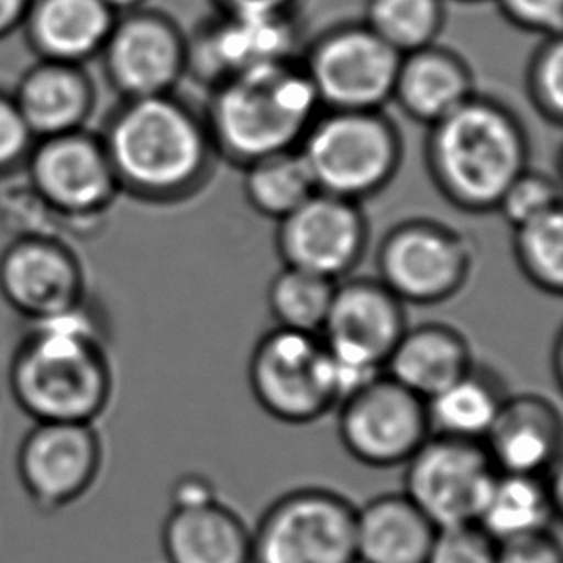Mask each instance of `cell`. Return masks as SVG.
<instances>
[{
    "instance_id": "7",
    "label": "cell",
    "mask_w": 563,
    "mask_h": 563,
    "mask_svg": "<svg viewBox=\"0 0 563 563\" xmlns=\"http://www.w3.org/2000/svg\"><path fill=\"white\" fill-rule=\"evenodd\" d=\"M249 383L260 408L289 426L313 423L341 402L333 360L312 333L267 331L252 351Z\"/></svg>"
},
{
    "instance_id": "2",
    "label": "cell",
    "mask_w": 563,
    "mask_h": 563,
    "mask_svg": "<svg viewBox=\"0 0 563 563\" xmlns=\"http://www.w3.org/2000/svg\"><path fill=\"white\" fill-rule=\"evenodd\" d=\"M99 135L120 190L151 205L195 197L218 158L205 115L177 92L120 100Z\"/></svg>"
},
{
    "instance_id": "10",
    "label": "cell",
    "mask_w": 563,
    "mask_h": 563,
    "mask_svg": "<svg viewBox=\"0 0 563 563\" xmlns=\"http://www.w3.org/2000/svg\"><path fill=\"white\" fill-rule=\"evenodd\" d=\"M22 169L25 184L60 223L100 220L122 192L102 139L87 128L35 139Z\"/></svg>"
},
{
    "instance_id": "9",
    "label": "cell",
    "mask_w": 563,
    "mask_h": 563,
    "mask_svg": "<svg viewBox=\"0 0 563 563\" xmlns=\"http://www.w3.org/2000/svg\"><path fill=\"white\" fill-rule=\"evenodd\" d=\"M470 239L444 221L411 218L380 239L377 275L404 305L434 306L456 297L472 277Z\"/></svg>"
},
{
    "instance_id": "29",
    "label": "cell",
    "mask_w": 563,
    "mask_h": 563,
    "mask_svg": "<svg viewBox=\"0 0 563 563\" xmlns=\"http://www.w3.org/2000/svg\"><path fill=\"white\" fill-rule=\"evenodd\" d=\"M335 287L336 282L328 277L283 266L267 287V306L277 323L275 328L320 335Z\"/></svg>"
},
{
    "instance_id": "37",
    "label": "cell",
    "mask_w": 563,
    "mask_h": 563,
    "mask_svg": "<svg viewBox=\"0 0 563 563\" xmlns=\"http://www.w3.org/2000/svg\"><path fill=\"white\" fill-rule=\"evenodd\" d=\"M495 563H563L562 547L552 531L503 542Z\"/></svg>"
},
{
    "instance_id": "35",
    "label": "cell",
    "mask_w": 563,
    "mask_h": 563,
    "mask_svg": "<svg viewBox=\"0 0 563 563\" xmlns=\"http://www.w3.org/2000/svg\"><path fill=\"white\" fill-rule=\"evenodd\" d=\"M33 143L35 137L23 122L12 92L0 91V177L23 168Z\"/></svg>"
},
{
    "instance_id": "21",
    "label": "cell",
    "mask_w": 563,
    "mask_h": 563,
    "mask_svg": "<svg viewBox=\"0 0 563 563\" xmlns=\"http://www.w3.org/2000/svg\"><path fill=\"white\" fill-rule=\"evenodd\" d=\"M115 18L104 0H30L23 38L37 60L87 66L99 58Z\"/></svg>"
},
{
    "instance_id": "6",
    "label": "cell",
    "mask_w": 563,
    "mask_h": 563,
    "mask_svg": "<svg viewBox=\"0 0 563 563\" xmlns=\"http://www.w3.org/2000/svg\"><path fill=\"white\" fill-rule=\"evenodd\" d=\"M406 328V305L379 277L336 282L320 336L333 360L341 400L385 372Z\"/></svg>"
},
{
    "instance_id": "23",
    "label": "cell",
    "mask_w": 563,
    "mask_h": 563,
    "mask_svg": "<svg viewBox=\"0 0 563 563\" xmlns=\"http://www.w3.org/2000/svg\"><path fill=\"white\" fill-rule=\"evenodd\" d=\"M475 366L472 344L460 329L429 321L408 325L385 364V374L429 400Z\"/></svg>"
},
{
    "instance_id": "24",
    "label": "cell",
    "mask_w": 563,
    "mask_h": 563,
    "mask_svg": "<svg viewBox=\"0 0 563 563\" xmlns=\"http://www.w3.org/2000/svg\"><path fill=\"white\" fill-rule=\"evenodd\" d=\"M437 527L404 493L356 508L358 563H426Z\"/></svg>"
},
{
    "instance_id": "26",
    "label": "cell",
    "mask_w": 563,
    "mask_h": 563,
    "mask_svg": "<svg viewBox=\"0 0 563 563\" xmlns=\"http://www.w3.org/2000/svg\"><path fill=\"white\" fill-rule=\"evenodd\" d=\"M552 473H496L475 523H479L496 544L552 531L560 516L558 477L554 479Z\"/></svg>"
},
{
    "instance_id": "33",
    "label": "cell",
    "mask_w": 563,
    "mask_h": 563,
    "mask_svg": "<svg viewBox=\"0 0 563 563\" xmlns=\"http://www.w3.org/2000/svg\"><path fill=\"white\" fill-rule=\"evenodd\" d=\"M558 208H562L560 184L549 174L529 166L504 190L496 212L514 229Z\"/></svg>"
},
{
    "instance_id": "40",
    "label": "cell",
    "mask_w": 563,
    "mask_h": 563,
    "mask_svg": "<svg viewBox=\"0 0 563 563\" xmlns=\"http://www.w3.org/2000/svg\"><path fill=\"white\" fill-rule=\"evenodd\" d=\"M30 0H0V41L22 30Z\"/></svg>"
},
{
    "instance_id": "30",
    "label": "cell",
    "mask_w": 563,
    "mask_h": 563,
    "mask_svg": "<svg viewBox=\"0 0 563 563\" xmlns=\"http://www.w3.org/2000/svg\"><path fill=\"white\" fill-rule=\"evenodd\" d=\"M446 22V0H367L364 23L396 53L439 43Z\"/></svg>"
},
{
    "instance_id": "18",
    "label": "cell",
    "mask_w": 563,
    "mask_h": 563,
    "mask_svg": "<svg viewBox=\"0 0 563 563\" xmlns=\"http://www.w3.org/2000/svg\"><path fill=\"white\" fill-rule=\"evenodd\" d=\"M0 297L25 323L53 318L87 298L76 252L58 235H20L0 252Z\"/></svg>"
},
{
    "instance_id": "1",
    "label": "cell",
    "mask_w": 563,
    "mask_h": 563,
    "mask_svg": "<svg viewBox=\"0 0 563 563\" xmlns=\"http://www.w3.org/2000/svg\"><path fill=\"white\" fill-rule=\"evenodd\" d=\"M8 385L33 423H95L104 413L114 372L87 298L53 318L25 323L8 366Z\"/></svg>"
},
{
    "instance_id": "36",
    "label": "cell",
    "mask_w": 563,
    "mask_h": 563,
    "mask_svg": "<svg viewBox=\"0 0 563 563\" xmlns=\"http://www.w3.org/2000/svg\"><path fill=\"white\" fill-rule=\"evenodd\" d=\"M506 22L541 37L562 35L563 0H495Z\"/></svg>"
},
{
    "instance_id": "13",
    "label": "cell",
    "mask_w": 563,
    "mask_h": 563,
    "mask_svg": "<svg viewBox=\"0 0 563 563\" xmlns=\"http://www.w3.org/2000/svg\"><path fill=\"white\" fill-rule=\"evenodd\" d=\"M336 410L344 450L369 467L406 464L431 434L426 400L385 372L343 398Z\"/></svg>"
},
{
    "instance_id": "28",
    "label": "cell",
    "mask_w": 563,
    "mask_h": 563,
    "mask_svg": "<svg viewBox=\"0 0 563 563\" xmlns=\"http://www.w3.org/2000/svg\"><path fill=\"white\" fill-rule=\"evenodd\" d=\"M243 192L254 212L279 221L316 192L298 148L269 154L244 166Z\"/></svg>"
},
{
    "instance_id": "20",
    "label": "cell",
    "mask_w": 563,
    "mask_h": 563,
    "mask_svg": "<svg viewBox=\"0 0 563 563\" xmlns=\"http://www.w3.org/2000/svg\"><path fill=\"white\" fill-rule=\"evenodd\" d=\"M12 99L33 137H53L87 128L97 85L85 66L37 60L18 79Z\"/></svg>"
},
{
    "instance_id": "8",
    "label": "cell",
    "mask_w": 563,
    "mask_h": 563,
    "mask_svg": "<svg viewBox=\"0 0 563 563\" xmlns=\"http://www.w3.org/2000/svg\"><path fill=\"white\" fill-rule=\"evenodd\" d=\"M251 563H358L356 506L331 488H295L251 531Z\"/></svg>"
},
{
    "instance_id": "11",
    "label": "cell",
    "mask_w": 563,
    "mask_h": 563,
    "mask_svg": "<svg viewBox=\"0 0 563 563\" xmlns=\"http://www.w3.org/2000/svg\"><path fill=\"white\" fill-rule=\"evenodd\" d=\"M396 53L366 23H344L321 33L300 56L321 110H385L393 102Z\"/></svg>"
},
{
    "instance_id": "27",
    "label": "cell",
    "mask_w": 563,
    "mask_h": 563,
    "mask_svg": "<svg viewBox=\"0 0 563 563\" xmlns=\"http://www.w3.org/2000/svg\"><path fill=\"white\" fill-rule=\"evenodd\" d=\"M506 388L496 374L473 366L426 400L431 434L483 442L506 400Z\"/></svg>"
},
{
    "instance_id": "14",
    "label": "cell",
    "mask_w": 563,
    "mask_h": 563,
    "mask_svg": "<svg viewBox=\"0 0 563 563\" xmlns=\"http://www.w3.org/2000/svg\"><path fill=\"white\" fill-rule=\"evenodd\" d=\"M496 473L483 442L429 434L404 464V495L437 529L472 523Z\"/></svg>"
},
{
    "instance_id": "34",
    "label": "cell",
    "mask_w": 563,
    "mask_h": 563,
    "mask_svg": "<svg viewBox=\"0 0 563 563\" xmlns=\"http://www.w3.org/2000/svg\"><path fill=\"white\" fill-rule=\"evenodd\" d=\"M496 544L479 523L439 527L426 563H495Z\"/></svg>"
},
{
    "instance_id": "3",
    "label": "cell",
    "mask_w": 563,
    "mask_h": 563,
    "mask_svg": "<svg viewBox=\"0 0 563 563\" xmlns=\"http://www.w3.org/2000/svg\"><path fill=\"white\" fill-rule=\"evenodd\" d=\"M529 158L526 123L503 100L479 92L429 125L427 172L439 195L462 212H496Z\"/></svg>"
},
{
    "instance_id": "25",
    "label": "cell",
    "mask_w": 563,
    "mask_h": 563,
    "mask_svg": "<svg viewBox=\"0 0 563 563\" xmlns=\"http://www.w3.org/2000/svg\"><path fill=\"white\" fill-rule=\"evenodd\" d=\"M168 563H251V529L218 503L195 510H172L162 526Z\"/></svg>"
},
{
    "instance_id": "19",
    "label": "cell",
    "mask_w": 563,
    "mask_h": 563,
    "mask_svg": "<svg viewBox=\"0 0 563 563\" xmlns=\"http://www.w3.org/2000/svg\"><path fill=\"white\" fill-rule=\"evenodd\" d=\"M483 446L498 473L556 472L562 452L560 411L541 395H508Z\"/></svg>"
},
{
    "instance_id": "32",
    "label": "cell",
    "mask_w": 563,
    "mask_h": 563,
    "mask_svg": "<svg viewBox=\"0 0 563 563\" xmlns=\"http://www.w3.org/2000/svg\"><path fill=\"white\" fill-rule=\"evenodd\" d=\"M527 99L537 114L552 125L563 120V43L562 35L542 37L527 66Z\"/></svg>"
},
{
    "instance_id": "15",
    "label": "cell",
    "mask_w": 563,
    "mask_h": 563,
    "mask_svg": "<svg viewBox=\"0 0 563 563\" xmlns=\"http://www.w3.org/2000/svg\"><path fill=\"white\" fill-rule=\"evenodd\" d=\"M104 450L95 423L37 421L25 433L15 472L37 510H64L99 479Z\"/></svg>"
},
{
    "instance_id": "5",
    "label": "cell",
    "mask_w": 563,
    "mask_h": 563,
    "mask_svg": "<svg viewBox=\"0 0 563 563\" xmlns=\"http://www.w3.org/2000/svg\"><path fill=\"white\" fill-rule=\"evenodd\" d=\"M298 153L316 190L362 205L393 184L404 141L385 110H321Z\"/></svg>"
},
{
    "instance_id": "22",
    "label": "cell",
    "mask_w": 563,
    "mask_h": 563,
    "mask_svg": "<svg viewBox=\"0 0 563 563\" xmlns=\"http://www.w3.org/2000/svg\"><path fill=\"white\" fill-rule=\"evenodd\" d=\"M475 92L472 66L456 51L434 43L402 54L393 102L404 115L429 128L462 107Z\"/></svg>"
},
{
    "instance_id": "17",
    "label": "cell",
    "mask_w": 563,
    "mask_h": 563,
    "mask_svg": "<svg viewBox=\"0 0 563 563\" xmlns=\"http://www.w3.org/2000/svg\"><path fill=\"white\" fill-rule=\"evenodd\" d=\"M369 221L360 202L316 190L277 221L275 249L283 266L341 282L366 254Z\"/></svg>"
},
{
    "instance_id": "41",
    "label": "cell",
    "mask_w": 563,
    "mask_h": 563,
    "mask_svg": "<svg viewBox=\"0 0 563 563\" xmlns=\"http://www.w3.org/2000/svg\"><path fill=\"white\" fill-rule=\"evenodd\" d=\"M108 7L114 10L115 14H123V12H131L148 4V0H104Z\"/></svg>"
},
{
    "instance_id": "16",
    "label": "cell",
    "mask_w": 563,
    "mask_h": 563,
    "mask_svg": "<svg viewBox=\"0 0 563 563\" xmlns=\"http://www.w3.org/2000/svg\"><path fill=\"white\" fill-rule=\"evenodd\" d=\"M300 25L295 12L223 14L216 12L187 35V77L210 91L229 77L272 62L298 58Z\"/></svg>"
},
{
    "instance_id": "4",
    "label": "cell",
    "mask_w": 563,
    "mask_h": 563,
    "mask_svg": "<svg viewBox=\"0 0 563 563\" xmlns=\"http://www.w3.org/2000/svg\"><path fill=\"white\" fill-rule=\"evenodd\" d=\"M208 92L202 115L216 156L241 168L298 148L321 112L300 56L246 69Z\"/></svg>"
},
{
    "instance_id": "38",
    "label": "cell",
    "mask_w": 563,
    "mask_h": 563,
    "mask_svg": "<svg viewBox=\"0 0 563 563\" xmlns=\"http://www.w3.org/2000/svg\"><path fill=\"white\" fill-rule=\"evenodd\" d=\"M172 510H195L218 503V490L212 481L200 473H187L172 487Z\"/></svg>"
},
{
    "instance_id": "31",
    "label": "cell",
    "mask_w": 563,
    "mask_h": 563,
    "mask_svg": "<svg viewBox=\"0 0 563 563\" xmlns=\"http://www.w3.org/2000/svg\"><path fill=\"white\" fill-rule=\"evenodd\" d=\"M514 258L519 272L534 289L552 297L563 290L562 208L514 228Z\"/></svg>"
},
{
    "instance_id": "12",
    "label": "cell",
    "mask_w": 563,
    "mask_h": 563,
    "mask_svg": "<svg viewBox=\"0 0 563 563\" xmlns=\"http://www.w3.org/2000/svg\"><path fill=\"white\" fill-rule=\"evenodd\" d=\"M97 60L120 100L176 92L187 77V33L166 12L137 8L118 14Z\"/></svg>"
},
{
    "instance_id": "39",
    "label": "cell",
    "mask_w": 563,
    "mask_h": 563,
    "mask_svg": "<svg viewBox=\"0 0 563 563\" xmlns=\"http://www.w3.org/2000/svg\"><path fill=\"white\" fill-rule=\"evenodd\" d=\"M298 0H212L216 12L223 14H282L295 12Z\"/></svg>"
}]
</instances>
